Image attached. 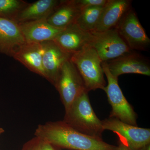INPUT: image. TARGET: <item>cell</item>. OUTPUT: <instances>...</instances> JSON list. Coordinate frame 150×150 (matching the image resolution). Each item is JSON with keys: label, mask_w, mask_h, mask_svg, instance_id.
Wrapping results in <instances>:
<instances>
[{"label": "cell", "mask_w": 150, "mask_h": 150, "mask_svg": "<svg viewBox=\"0 0 150 150\" xmlns=\"http://www.w3.org/2000/svg\"><path fill=\"white\" fill-rule=\"evenodd\" d=\"M35 135L43 142L77 150H116V147L103 142L101 138L79 132L64 122L38 126Z\"/></svg>", "instance_id": "1"}, {"label": "cell", "mask_w": 150, "mask_h": 150, "mask_svg": "<svg viewBox=\"0 0 150 150\" xmlns=\"http://www.w3.org/2000/svg\"><path fill=\"white\" fill-rule=\"evenodd\" d=\"M65 122L76 130L91 137L101 138L102 121L98 118L92 107L88 93L84 92L66 112Z\"/></svg>", "instance_id": "2"}, {"label": "cell", "mask_w": 150, "mask_h": 150, "mask_svg": "<svg viewBox=\"0 0 150 150\" xmlns=\"http://www.w3.org/2000/svg\"><path fill=\"white\" fill-rule=\"evenodd\" d=\"M70 60L83 81L86 91L103 90L106 86L103 62L94 48L89 45L73 54Z\"/></svg>", "instance_id": "3"}, {"label": "cell", "mask_w": 150, "mask_h": 150, "mask_svg": "<svg viewBox=\"0 0 150 150\" xmlns=\"http://www.w3.org/2000/svg\"><path fill=\"white\" fill-rule=\"evenodd\" d=\"M102 66L108 81L103 90L106 93L108 102L112 107L110 117L137 126V114L124 96L118 84V78L110 74L106 62H103Z\"/></svg>", "instance_id": "4"}, {"label": "cell", "mask_w": 150, "mask_h": 150, "mask_svg": "<svg viewBox=\"0 0 150 150\" xmlns=\"http://www.w3.org/2000/svg\"><path fill=\"white\" fill-rule=\"evenodd\" d=\"M54 85L60 93L66 112L82 94L87 92L82 79L70 59L62 66Z\"/></svg>", "instance_id": "5"}, {"label": "cell", "mask_w": 150, "mask_h": 150, "mask_svg": "<svg viewBox=\"0 0 150 150\" xmlns=\"http://www.w3.org/2000/svg\"><path fill=\"white\" fill-rule=\"evenodd\" d=\"M104 130L112 131L119 137L120 144L134 150H140L149 144L150 129L124 123L112 117L102 121Z\"/></svg>", "instance_id": "6"}, {"label": "cell", "mask_w": 150, "mask_h": 150, "mask_svg": "<svg viewBox=\"0 0 150 150\" xmlns=\"http://www.w3.org/2000/svg\"><path fill=\"white\" fill-rule=\"evenodd\" d=\"M91 45L103 62H108L130 53L132 51L115 28L100 32H91Z\"/></svg>", "instance_id": "7"}, {"label": "cell", "mask_w": 150, "mask_h": 150, "mask_svg": "<svg viewBox=\"0 0 150 150\" xmlns=\"http://www.w3.org/2000/svg\"><path fill=\"white\" fill-rule=\"evenodd\" d=\"M115 28L132 51H147L149 48L150 39L132 8Z\"/></svg>", "instance_id": "8"}, {"label": "cell", "mask_w": 150, "mask_h": 150, "mask_svg": "<svg viewBox=\"0 0 150 150\" xmlns=\"http://www.w3.org/2000/svg\"><path fill=\"white\" fill-rule=\"evenodd\" d=\"M106 63L110 74L116 78L126 74L150 75L149 60L134 51Z\"/></svg>", "instance_id": "9"}, {"label": "cell", "mask_w": 150, "mask_h": 150, "mask_svg": "<svg viewBox=\"0 0 150 150\" xmlns=\"http://www.w3.org/2000/svg\"><path fill=\"white\" fill-rule=\"evenodd\" d=\"M92 35L80 28L77 25H71L52 40L67 54H73L91 45Z\"/></svg>", "instance_id": "10"}, {"label": "cell", "mask_w": 150, "mask_h": 150, "mask_svg": "<svg viewBox=\"0 0 150 150\" xmlns=\"http://www.w3.org/2000/svg\"><path fill=\"white\" fill-rule=\"evenodd\" d=\"M44 49L42 64L46 78L55 84L61 68L71 55L67 54L54 41L42 42Z\"/></svg>", "instance_id": "11"}, {"label": "cell", "mask_w": 150, "mask_h": 150, "mask_svg": "<svg viewBox=\"0 0 150 150\" xmlns=\"http://www.w3.org/2000/svg\"><path fill=\"white\" fill-rule=\"evenodd\" d=\"M25 43L18 23L13 20L0 17V52L13 56Z\"/></svg>", "instance_id": "12"}, {"label": "cell", "mask_w": 150, "mask_h": 150, "mask_svg": "<svg viewBox=\"0 0 150 150\" xmlns=\"http://www.w3.org/2000/svg\"><path fill=\"white\" fill-rule=\"evenodd\" d=\"M18 23L26 43L53 40L64 29L52 26L46 18Z\"/></svg>", "instance_id": "13"}, {"label": "cell", "mask_w": 150, "mask_h": 150, "mask_svg": "<svg viewBox=\"0 0 150 150\" xmlns=\"http://www.w3.org/2000/svg\"><path fill=\"white\" fill-rule=\"evenodd\" d=\"M130 0H108L94 31L100 32L115 28L132 8Z\"/></svg>", "instance_id": "14"}, {"label": "cell", "mask_w": 150, "mask_h": 150, "mask_svg": "<svg viewBox=\"0 0 150 150\" xmlns=\"http://www.w3.org/2000/svg\"><path fill=\"white\" fill-rule=\"evenodd\" d=\"M44 49L42 43H25L13 54L16 60L30 70L46 78L42 59Z\"/></svg>", "instance_id": "15"}, {"label": "cell", "mask_w": 150, "mask_h": 150, "mask_svg": "<svg viewBox=\"0 0 150 150\" xmlns=\"http://www.w3.org/2000/svg\"><path fill=\"white\" fill-rule=\"evenodd\" d=\"M60 2L58 0H39L28 4L19 12L15 21L21 23L47 19Z\"/></svg>", "instance_id": "16"}, {"label": "cell", "mask_w": 150, "mask_h": 150, "mask_svg": "<svg viewBox=\"0 0 150 150\" xmlns=\"http://www.w3.org/2000/svg\"><path fill=\"white\" fill-rule=\"evenodd\" d=\"M81 11L75 0L61 1L59 6L47 18V21L54 27L65 28L75 23Z\"/></svg>", "instance_id": "17"}, {"label": "cell", "mask_w": 150, "mask_h": 150, "mask_svg": "<svg viewBox=\"0 0 150 150\" xmlns=\"http://www.w3.org/2000/svg\"><path fill=\"white\" fill-rule=\"evenodd\" d=\"M104 7H91L81 10L75 24L88 32L94 31L99 21Z\"/></svg>", "instance_id": "18"}, {"label": "cell", "mask_w": 150, "mask_h": 150, "mask_svg": "<svg viewBox=\"0 0 150 150\" xmlns=\"http://www.w3.org/2000/svg\"><path fill=\"white\" fill-rule=\"evenodd\" d=\"M27 5L19 0H0V17L15 21L19 12Z\"/></svg>", "instance_id": "19"}, {"label": "cell", "mask_w": 150, "mask_h": 150, "mask_svg": "<svg viewBox=\"0 0 150 150\" xmlns=\"http://www.w3.org/2000/svg\"><path fill=\"white\" fill-rule=\"evenodd\" d=\"M108 0H75L81 10L91 7H104Z\"/></svg>", "instance_id": "20"}, {"label": "cell", "mask_w": 150, "mask_h": 150, "mask_svg": "<svg viewBox=\"0 0 150 150\" xmlns=\"http://www.w3.org/2000/svg\"><path fill=\"white\" fill-rule=\"evenodd\" d=\"M51 144L43 142L33 150H55Z\"/></svg>", "instance_id": "21"}, {"label": "cell", "mask_w": 150, "mask_h": 150, "mask_svg": "<svg viewBox=\"0 0 150 150\" xmlns=\"http://www.w3.org/2000/svg\"><path fill=\"white\" fill-rule=\"evenodd\" d=\"M116 150H134L130 149L126 146H124L122 144H120L118 148H117ZM140 150H149V146H146L144 148H143L142 149Z\"/></svg>", "instance_id": "22"}, {"label": "cell", "mask_w": 150, "mask_h": 150, "mask_svg": "<svg viewBox=\"0 0 150 150\" xmlns=\"http://www.w3.org/2000/svg\"><path fill=\"white\" fill-rule=\"evenodd\" d=\"M4 132V129L2 128H0V134H2Z\"/></svg>", "instance_id": "23"}]
</instances>
